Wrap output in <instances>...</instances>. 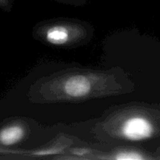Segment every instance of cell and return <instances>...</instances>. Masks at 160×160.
<instances>
[{
    "label": "cell",
    "instance_id": "obj_1",
    "mask_svg": "<svg viewBox=\"0 0 160 160\" xmlns=\"http://www.w3.org/2000/svg\"><path fill=\"white\" fill-rule=\"evenodd\" d=\"M135 84L120 67L109 70L72 67L42 77L28 89L34 104L79 103L132 93Z\"/></svg>",
    "mask_w": 160,
    "mask_h": 160
},
{
    "label": "cell",
    "instance_id": "obj_2",
    "mask_svg": "<svg viewBox=\"0 0 160 160\" xmlns=\"http://www.w3.org/2000/svg\"><path fill=\"white\" fill-rule=\"evenodd\" d=\"M98 141L104 143L140 142L156 133V125L148 109L140 102L109 108L92 128Z\"/></svg>",
    "mask_w": 160,
    "mask_h": 160
},
{
    "label": "cell",
    "instance_id": "obj_3",
    "mask_svg": "<svg viewBox=\"0 0 160 160\" xmlns=\"http://www.w3.org/2000/svg\"><path fill=\"white\" fill-rule=\"evenodd\" d=\"M34 40L46 46L73 49L86 45L95 36V28L89 22L70 17L42 20L32 28Z\"/></svg>",
    "mask_w": 160,
    "mask_h": 160
},
{
    "label": "cell",
    "instance_id": "obj_4",
    "mask_svg": "<svg viewBox=\"0 0 160 160\" xmlns=\"http://www.w3.org/2000/svg\"><path fill=\"white\" fill-rule=\"evenodd\" d=\"M31 120L17 117L3 122L0 125V147L8 148L22 143L31 135Z\"/></svg>",
    "mask_w": 160,
    "mask_h": 160
},
{
    "label": "cell",
    "instance_id": "obj_5",
    "mask_svg": "<svg viewBox=\"0 0 160 160\" xmlns=\"http://www.w3.org/2000/svg\"><path fill=\"white\" fill-rule=\"evenodd\" d=\"M116 156H113L114 159H145L144 156L140 153V152L135 150H123L118 152Z\"/></svg>",
    "mask_w": 160,
    "mask_h": 160
},
{
    "label": "cell",
    "instance_id": "obj_6",
    "mask_svg": "<svg viewBox=\"0 0 160 160\" xmlns=\"http://www.w3.org/2000/svg\"><path fill=\"white\" fill-rule=\"evenodd\" d=\"M53 1L67 6H75V7H81L88 4V0H53Z\"/></svg>",
    "mask_w": 160,
    "mask_h": 160
},
{
    "label": "cell",
    "instance_id": "obj_7",
    "mask_svg": "<svg viewBox=\"0 0 160 160\" xmlns=\"http://www.w3.org/2000/svg\"><path fill=\"white\" fill-rule=\"evenodd\" d=\"M13 0H0V9L5 12H9L12 9Z\"/></svg>",
    "mask_w": 160,
    "mask_h": 160
}]
</instances>
